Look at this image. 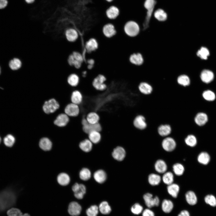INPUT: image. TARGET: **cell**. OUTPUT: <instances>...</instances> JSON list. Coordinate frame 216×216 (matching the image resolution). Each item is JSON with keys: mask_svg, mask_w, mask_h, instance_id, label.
Here are the masks:
<instances>
[{"mask_svg": "<svg viewBox=\"0 0 216 216\" xmlns=\"http://www.w3.org/2000/svg\"><path fill=\"white\" fill-rule=\"evenodd\" d=\"M178 216H190V215L187 211L184 210L182 211Z\"/></svg>", "mask_w": 216, "mask_h": 216, "instance_id": "9f6ffc18", "label": "cell"}, {"mask_svg": "<svg viewBox=\"0 0 216 216\" xmlns=\"http://www.w3.org/2000/svg\"><path fill=\"white\" fill-rule=\"evenodd\" d=\"M99 47L97 40L94 38H90L85 42L84 48L85 53H90L96 51Z\"/></svg>", "mask_w": 216, "mask_h": 216, "instance_id": "52a82bcc", "label": "cell"}, {"mask_svg": "<svg viewBox=\"0 0 216 216\" xmlns=\"http://www.w3.org/2000/svg\"><path fill=\"white\" fill-rule=\"evenodd\" d=\"M81 123L82 130L85 133L88 134L93 131H97L100 132L102 130L101 126L99 122L94 124H89L88 122L86 117L82 118Z\"/></svg>", "mask_w": 216, "mask_h": 216, "instance_id": "5b68a950", "label": "cell"}, {"mask_svg": "<svg viewBox=\"0 0 216 216\" xmlns=\"http://www.w3.org/2000/svg\"><path fill=\"white\" fill-rule=\"evenodd\" d=\"M1 68H0V73H1Z\"/></svg>", "mask_w": 216, "mask_h": 216, "instance_id": "6125c7cd", "label": "cell"}, {"mask_svg": "<svg viewBox=\"0 0 216 216\" xmlns=\"http://www.w3.org/2000/svg\"><path fill=\"white\" fill-rule=\"evenodd\" d=\"M173 206L172 202L169 200L165 199L163 201L162 203V209L166 213L170 212L173 208Z\"/></svg>", "mask_w": 216, "mask_h": 216, "instance_id": "74e56055", "label": "cell"}, {"mask_svg": "<svg viewBox=\"0 0 216 216\" xmlns=\"http://www.w3.org/2000/svg\"><path fill=\"white\" fill-rule=\"evenodd\" d=\"M79 146L80 148L83 151L89 152L92 148V143L89 139H85L80 143Z\"/></svg>", "mask_w": 216, "mask_h": 216, "instance_id": "4dcf8cb0", "label": "cell"}, {"mask_svg": "<svg viewBox=\"0 0 216 216\" xmlns=\"http://www.w3.org/2000/svg\"><path fill=\"white\" fill-rule=\"evenodd\" d=\"M163 149L167 152H171L176 148V143L175 139L171 136L164 137L161 142Z\"/></svg>", "mask_w": 216, "mask_h": 216, "instance_id": "ba28073f", "label": "cell"}, {"mask_svg": "<svg viewBox=\"0 0 216 216\" xmlns=\"http://www.w3.org/2000/svg\"><path fill=\"white\" fill-rule=\"evenodd\" d=\"M154 16L157 20L161 22L166 21L167 18V15L166 12L161 8L158 9L155 11Z\"/></svg>", "mask_w": 216, "mask_h": 216, "instance_id": "d6a6232c", "label": "cell"}, {"mask_svg": "<svg viewBox=\"0 0 216 216\" xmlns=\"http://www.w3.org/2000/svg\"><path fill=\"white\" fill-rule=\"evenodd\" d=\"M102 32L106 38H110L116 35L117 31L115 26L109 22L104 26L102 28Z\"/></svg>", "mask_w": 216, "mask_h": 216, "instance_id": "9c48e42d", "label": "cell"}, {"mask_svg": "<svg viewBox=\"0 0 216 216\" xmlns=\"http://www.w3.org/2000/svg\"><path fill=\"white\" fill-rule=\"evenodd\" d=\"M142 216H154V215L152 211L149 209H146L143 212Z\"/></svg>", "mask_w": 216, "mask_h": 216, "instance_id": "db71d44e", "label": "cell"}, {"mask_svg": "<svg viewBox=\"0 0 216 216\" xmlns=\"http://www.w3.org/2000/svg\"><path fill=\"white\" fill-rule=\"evenodd\" d=\"M7 214L8 216H20L22 213L19 209L13 208L8 211Z\"/></svg>", "mask_w": 216, "mask_h": 216, "instance_id": "f5cc1de1", "label": "cell"}, {"mask_svg": "<svg viewBox=\"0 0 216 216\" xmlns=\"http://www.w3.org/2000/svg\"><path fill=\"white\" fill-rule=\"evenodd\" d=\"M200 77L203 82L208 83L213 80L214 75L212 71L209 70H204L201 72Z\"/></svg>", "mask_w": 216, "mask_h": 216, "instance_id": "603a6c76", "label": "cell"}, {"mask_svg": "<svg viewBox=\"0 0 216 216\" xmlns=\"http://www.w3.org/2000/svg\"><path fill=\"white\" fill-rule=\"evenodd\" d=\"M57 181L59 184L62 186H65L70 182V178L67 173L61 172L58 175Z\"/></svg>", "mask_w": 216, "mask_h": 216, "instance_id": "d4e9b609", "label": "cell"}, {"mask_svg": "<svg viewBox=\"0 0 216 216\" xmlns=\"http://www.w3.org/2000/svg\"><path fill=\"white\" fill-rule=\"evenodd\" d=\"M82 100L83 96L80 91L75 90L72 92L71 97L72 103L78 105L82 103Z\"/></svg>", "mask_w": 216, "mask_h": 216, "instance_id": "f546056e", "label": "cell"}, {"mask_svg": "<svg viewBox=\"0 0 216 216\" xmlns=\"http://www.w3.org/2000/svg\"><path fill=\"white\" fill-rule=\"evenodd\" d=\"M68 116L65 113H62L59 115L54 121L55 124L60 127L66 126L69 121Z\"/></svg>", "mask_w": 216, "mask_h": 216, "instance_id": "44dd1931", "label": "cell"}, {"mask_svg": "<svg viewBox=\"0 0 216 216\" xmlns=\"http://www.w3.org/2000/svg\"><path fill=\"white\" fill-rule=\"evenodd\" d=\"M185 198L187 202L190 205H194L196 204L197 199L195 193L192 191H189L185 194Z\"/></svg>", "mask_w": 216, "mask_h": 216, "instance_id": "d590c367", "label": "cell"}, {"mask_svg": "<svg viewBox=\"0 0 216 216\" xmlns=\"http://www.w3.org/2000/svg\"><path fill=\"white\" fill-rule=\"evenodd\" d=\"M162 180L164 183L167 185L173 183L174 176L172 173L170 172H165L162 176Z\"/></svg>", "mask_w": 216, "mask_h": 216, "instance_id": "ab89813d", "label": "cell"}, {"mask_svg": "<svg viewBox=\"0 0 216 216\" xmlns=\"http://www.w3.org/2000/svg\"><path fill=\"white\" fill-rule=\"evenodd\" d=\"M167 190L169 194L172 197L176 198L179 190L178 185L175 183H172L168 185Z\"/></svg>", "mask_w": 216, "mask_h": 216, "instance_id": "1f68e13d", "label": "cell"}, {"mask_svg": "<svg viewBox=\"0 0 216 216\" xmlns=\"http://www.w3.org/2000/svg\"><path fill=\"white\" fill-rule=\"evenodd\" d=\"M99 209L100 212L103 214H108L111 211V208L108 203L106 201H103L99 205Z\"/></svg>", "mask_w": 216, "mask_h": 216, "instance_id": "7bdbcfd3", "label": "cell"}, {"mask_svg": "<svg viewBox=\"0 0 216 216\" xmlns=\"http://www.w3.org/2000/svg\"><path fill=\"white\" fill-rule=\"evenodd\" d=\"M86 118L88 123L92 124L99 122L100 119L99 114L94 111L88 112L86 115Z\"/></svg>", "mask_w": 216, "mask_h": 216, "instance_id": "4316f807", "label": "cell"}, {"mask_svg": "<svg viewBox=\"0 0 216 216\" xmlns=\"http://www.w3.org/2000/svg\"><path fill=\"white\" fill-rule=\"evenodd\" d=\"M98 211V207L96 205H93L88 208L86 213L88 216H97Z\"/></svg>", "mask_w": 216, "mask_h": 216, "instance_id": "681fc988", "label": "cell"}, {"mask_svg": "<svg viewBox=\"0 0 216 216\" xmlns=\"http://www.w3.org/2000/svg\"><path fill=\"white\" fill-rule=\"evenodd\" d=\"M59 107V105L58 102L52 98L45 102L43 109L45 113L49 114L54 112Z\"/></svg>", "mask_w": 216, "mask_h": 216, "instance_id": "8992f818", "label": "cell"}, {"mask_svg": "<svg viewBox=\"0 0 216 216\" xmlns=\"http://www.w3.org/2000/svg\"><path fill=\"white\" fill-rule=\"evenodd\" d=\"M133 124L136 129L140 130L145 129L147 127V123L145 117L142 115L136 116L134 119Z\"/></svg>", "mask_w": 216, "mask_h": 216, "instance_id": "4fadbf2b", "label": "cell"}, {"mask_svg": "<svg viewBox=\"0 0 216 216\" xmlns=\"http://www.w3.org/2000/svg\"><path fill=\"white\" fill-rule=\"evenodd\" d=\"M176 81L179 85L184 87L189 86L191 83L189 76L185 74H182L178 76Z\"/></svg>", "mask_w": 216, "mask_h": 216, "instance_id": "484cf974", "label": "cell"}, {"mask_svg": "<svg viewBox=\"0 0 216 216\" xmlns=\"http://www.w3.org/2000/svg\"><path fill=\"white\" fill-rule=\"evenodd\" d=\"M138 88L141 93L146 95L151 94L153 90L152 85L148 82L145 81L140 82L138 85Z\"/></svg>", "mask_w": 216, "mask_h": 216, "instance_id": "d6986e66", "label": "cell"}, {"mask_svg": "<svg viewBox=\"0 0 216 216\" xmlns=\"http://www.w3.org/2000/svg\"><path fill=\"white\" fill-rule=\"evenodd\" d=\"M155 170L160 173H164L167 169V166L165 162L161 159L157 160L154 164Z\"/></svg>", "mask_w": 216, "mask_h": 216, "instance_id": "f1b7e54d", "label": "cell"}, {"mask_svg": "<svg viewBox=\"0 0 216 216\" xmlns=\"http://www.w3.org/2000/svg\"><path fill=\"white\" fill-rule=\"evenodd\" d=\"M39 145L40 148L43 151L50 150L52 147V143L48 138L43 137L39 141Z\"/></svg>", "mask_w": 216, "mask_h": 216, "instance_id": "cb8c5ba5", "label": "cell"}, {"mask_svg": "<svg viewBox=\"0 0 216 216\" xmlns=\"http://www.w3.org/2000/svg\"><path fill=\"white\" fill-rule=\"evenodd\" d=\"M91 171L87 168H83L80 172V177L81 180L83 181L88 180L91 178Z\"/></svg>", "mask_w": 216, "mask_h": 216, "instance_id": "b9f144b4", "label": "cell"}, {"mask_svg": "<svg viewBox=\"0 0 216 216\" xmlns=\"http://www.w3.org/2000/svg\"><path fill=\"white\" fill-rule=\"evenodd\" d=\"M108 2L110 3L112 2L114 0H105Z\"/></svg>", "mask_w": 216, "mask_h": 216, "instance_id": "91938a15", "label": "cell"}, {"mask_svg": "<svg viewBox=\"0 0 216 216\" xmlns=\"http://www.w3.org/2000/svg\"><path fill=\"white\" fill-rule=\"evenodd\" d=\"M64 112L68 116L76 117L79 114L80 108L78 105L72 103L66 106Z\"/></svg>", "mask_w": 216, "mask_h": 216, "instance_id": "5bb4252c", "label": "cell"}, {"mask_svg": "<svg viewBox=\"0 0 216 216\" xmlns=\"http://www.w3.org/2000/svg\"><path fill=\"white\" fill-rule=\"evenodd\" d=\"M88 135V139L92 143H98L101 140V137L100 132L93 131L89 133Z\"/></svg>", "mask_w": 216, "mask_h": 216, "instance_id": "e575fe53", "label": "cell"}, {"mask_svg": "<svg viewBox=\"0 0 216 216\" xmlns=\"http://www.w3.org/2000/svg\"><path fill=\"white\" fill-rule=\"evenodd\" d=\"M208 121V117L204 113L199 112L196 113L194 118V121L195 124L199 126L204 125Z\"/></svg>", "mask_w": 216, "mask_h": 216, "instance_id": "7402d4cb", "label": "cell"}, {"mask_svg": "<svg viewBox=\"0 0 216 216\" xmlns=\"http://www.w3.org/2000/svg\"><path fill=\"white\" fill-rule=\"evenodd\" d=\"M172 168L174 172L178 176L182 175L184 171L183 166L179 163H176L174 164Z\"/></svg>", "mask_w": 216, "mask_h": 216, "instance_id": "f6af8a7d", "label": "cell"}, {"mask_svg": "<svg viewBox=\"0 0 216 216\" xmlns=\"http://www.w3.org/2000/svg\"><path fill=\"white\" fill-rule=\"evenodd\" d=\"M72 189L76 198L78 199L83 198L86 191V187L84 185L76 183L72 186Z\"/></svg>", "mask_w": 216, "mask_h": 216, "instance_id": "8fae6325", "label": "cell"}, {"mask_svg": "<svg viewBox=\"0 0 216 216\" xmlns=\"http://www.w3.org/2000/svg\"><path fill=\"white\" fill-rule=\"evenodd\" d=\"M143 198L146 205L148 208L158 206L159 205L160 201L158 197L155 196L153 198V195L151 194L146 193L144 195Z\"/></svg>", "mask_w": 216, "mask_h": 216, "instance_id": "7c38bea8", "label": "cell"}, {"mask_svg": "<svg viewBox=\"0 0 216 216\" xmlns=\"http://www.w3.org/2000/svg\"><path fill=\"white\" fill-rule=\"evenodd\" d=\"M157 131L159 136L164 138L170 135L172 132V128L169 124H162L158 127Z\"/></svg>", "mask_w": 216, "mask_h": 216, "instance_id": "ac0fdd59", "label": "cell"}, {"mask_svg": "<svg viewBox=\"0 0 216 216\" xmlns=\"http://www.w3.org/2000/svg\"><path fill=\"white\" fill-rule=\"evenodd\" d=\"M209 55V52L207 48L202 47L197 52V56L202 59H206Z\"/></svg>", "mask_w": 216, "mask_h": 216, "instance_id": "bcb514c9", "label": "cell"}, {"mask_svg": "<svg viewBox=\"0 0 216 216\" xmlns=\"http://www.w3.org/2000/svg\"><path fill=\"white\" fill-rule=\"evenodd\" d=\"M125 150L120 146H118L115 148L112 153V155L113 158L119 161H122L125 158Z\"/></svg>", "mask_w": 216, "mask_h": 216, "instance_id": "ffe728a7", "label": "cell"}, {"mask_svg": "<svg viewBox=\"0 0 216 216\" xmlns=\"http://www.w3.org/2000/svg\"><path fill=\"white\" fill-rule=\"evenodd\" d=\"M210 157L209 155L206 152H202L200 154L197 158L198 161L200 163L206 165L209 162Z\"/></svg>", "mask_w": 216, "mask_h": 216, "instance_id": "60d3db41", "label": "cell"}, {"mask_svg": "<svg viewBox=\"0 0 216 216\" xmlns=\"http://www.w3.org/2000/svg\"><path fill=\"white\" fill-rule=\"evenodd\" d=\"M64 35L66 40L70 43H74L77 41L79 37V34L75 28H69L65 31Z\"/></svg>", "mask_w": 216, "mask_h": 216, "instance_id": "30bf717a", "label": "cell"}, {"mask_svg": "<svg viewBox=\"0 0 216 216\" xmlns=\"http://www.w3.org/2000/svg\"><path fill=\"white\" fill-rule=\"evenodd\" d=\"M206 202L212 206H216V199L215 197L212 195H208L205 198Z\"/></svg>", "mask_w": 216, "mask_h": 216, "instance_id": "f907efd6", "label": "cell"}, {"mask_svg": "<svg viewBox=\"0 0 216 216\" xmlns=\"http://www.w3.org/2000/svg\"><path fill=\"white\" fill-rule=\"evenodd\" d=\"M202 96L205 100L208 101H213L215 98L214 93L209 90L204 92L202 93Z\"/></svg>", "mask_w": 216, "mask_h": 216, "instance_id": "c3c4849f", "label": "cell"}, {"mask_svg": "<svg viewBox=\"0 0 216 216\" xmlns=\"http://www.w3.org/2000/svg\"><path fill=\"white\" fill-rule=\"evenodd\" d=\"M120 11L116 6L112 5L106 10V14L107 18L110 20H113L116 19L119 16Z\"/></svg>", "mask_w": 216, "mask_h": 216, "instance_id": "e0dca14e", "label": "cell"}, {"mask_svg": "<svg viewBox=\"0 0 216 216\" xmlns=\"http://www.w3.org/2000/svg\"><path fill=\"white\" fill-rule=\"evenodd\" d=\"M93 176L95 181L100 184L104 182L107 177L106 173L104 170H99L95 172Z\"/></svg>", "mask_w": 216, "mask_h": 216, "instance_id": "83f0119b", "label": "cell"}, {"mask_svg": "<svg viewBox=\"0 0 216 216\" xmlns=\"http://www.w3.org/2000/svg\"><path fill=\"white\" fill-rule=\"evenodd\" d=\"M1 137H0V143L1 142Z\"/></svg>", "mask_w": 216, "mask_h": 216, "instance_id": "94428289", "label": "cell"}, {"mask_svg": "<svg viewBox=\"0 0 216 216\" xmlns=\"http://www.w3.org/2000/svg\"><path fill=\"white\" fill-rule=\"evenodd\" d=\"M81 210V206L76 202H72L69 204L68 211L69 214L72 216L79 215L80 214Z\"/></svg>", "mask_w": 216, "mask_h": 216, "instance_id": "2e32d148", "label": "cell"}, {"mask_svg": "<svg viewBox=\"0 0 216 216\" xmlns=\"http://www.w3.org/2000/svg\"><path fill=\"white\" fill-rule=\"evenodd\" d=\"M186 144L190 147H194L197 144V139L196 136L192 134L188 135L184 139Z\"/></svg>", "mask_w": 216, "mask_h": 216, "instance_id": "f35d334b", "label": "cell"}, {"mask_svg": "<svg viewBox=\"0 0 216 216\" xmlns=\"http://www.w3.org/2000/svg\"><path fill=\"white\" fill-rule=\"evenodd\" d=\"M35 0H25L26 2L28 4H32L33 3Z\"/></svg>", "mask_w": 216, "mask_h": 216, "instance_id": "6f0895ef", "label": "cell"}, {"mask_svg": "<svg viewBox=\"0 0 216 216\" xmlns=\"http://www.w3.org/2000/svg\"><path fill=\"white\" fill-rule=\"evenodd\" d=\"M85 62L83 55L78 51L73 52L68 56V64L76 69H80Z\"/></svg>", "mask_w": 216, "mask_h": 216, "instance_id": "6da1fadb", "label": "cell"}, {"mask_svg": "<svg viewBox=\"0 0 216 216\" xmlns=\"http://www.w3.org/2000/svg\"><path fill=\"white\" fill-rule=\"evenodd\" d=\"M14 137L11 134H8L4 137L3 141L4 144L7 146H13L15 142Z\"/></svg>", "mask_w": 216, "mask_h": 216, "instance_id": "7dc6e473", "label": "cell"}, {"mask_svg": "<svg viewBox=\"0 0 216 216\" xmlns=\"http://www.w3.org/2000/svg\"><path fill=\"white\" fill-rule=\"evenodd\" d=\"M123 30L127 36L133 38L139 35L140 32V28L139 24L137 22L131 20L128 21L125 23L124 26Z\"/></svg>", "mask_w": 216, "mask_h": 216, "instance_id": "7a4b0ae2", "label": "cell"}, {"mask_svg": "<svg viewBox=\"0 0 216 216\" xmlns=\"http://www.w3.org/2000/svg\"><path fill=\"white\" fill-rule=\"evenodd\" d=\"M106 79L103 74H100L96 76L92 82V85L96 90L104 91L106 90L107 86L106 82Z\"/></svg>", "mask_w": 216, "mask_h": 216, "instance_id": "277c9868", "label": "cell"}, {"mask_svg": "<svg viewBox=\"0 0 216 216\" xmlns=\"http://www.w3.org/2000/svg\"><path fill=\"white\" fill-rule=\"evenodd\" d=\"M20 216H30L29 214L28 213H25L24 214H22L20 215Z\"/></svg>", "mask_w": 216, "mask_h": 216, "instance_id": "680465c9", "label": "cell"}, {"mask_svg": "<svg viewBox=\"0 0 216 216\" xmlns=\"http://www.w3.org/2000/svg\"><path fill=\"white\" fill-rule=\"evenodd\" d=\"M156 3V0H145L144 2L143 6L147 10V12L142 24L143 30H146L149 27L150 20Z\"/></svg>", "mask_w": 216, "mask_h": 216, "instance_id": "3957f363", "label": "cell"}, {"mask_svg": "<svg viewBox=\"0 0 216 216\" xmlns=\"http://www.w3.org/2000/svg\"><path fill=\"white\" fill-rule=\"evenodd\" d=\"M142 206L138 203L135 204L131 208L132 212L136 214H140L142 212Z\"/></svg>", "mask_w": 216, "mask_h": 216, "instance_id": "816d5d0a", "label": "cell"}, {"mask_svg": "<svg viewBox=\"0 0 216 216\" xmlns=\"http://www.w3.org/2000/svg\"><path fill=\"white\" fill-rule=\"evenodd\" d=\"M7 4V0H0V9L5 8Z\"/></svg>", "mask_w": 216, "mask_h": 216, "instance_id": "11a10c76", "label": "cell"}, {"mask_svg": "<svg viewBox=\"0 0 216 216\" xmlns=\"http://www.w3.org/2000/svg\"><path fill=\"white\" fill-rule=\"evenodd\" d=\"M22 62L18 58H15L10 60L9 63L10 68L14 70L19 69L22 66Z\"/></svg>", "mask_w": 216, "mask_h": 216, "instance_id": "ee69618b", "label": "cell"}, {"mask_svg": "<svg viewBox=\"0 0 216 216\" xmlns=\"http://www.w3.org/2000/svg\"><path fill=\"white\" fill-rule=\"evenodd\" d=\"M161 180V178L158 175L151 173L148 177V181L150 184L152 186H155L159 184Z\"/></svg>", "mask_w": 216, "mask_h": 216, "instance_id": "8d00e7d4", "label": "cell"}, {"mask_svg": "<svg viewBox=\"0 0 216 216\" xmlns=\"http://www.w3.org/2000/svg\"><path fill=\"white\" fill-rule=\"evenodd\" d=\"M129 60L131 64L137 66L142 65L144 62L142 54L139 52H135L130 54L129 57Z\"/></svg>", "mask_w": 216, "mask_h": 216, "instance_id": "9a60e30c", "label": "cell"}, {"mask_svg": "<svg viewBox=\"0 0 216 216\" xmlns=\"http://www.w3.org/2000/svg\"><path fill=\"white\" fill-rule=\"evenodd\" d=\"M67 82L70 86L73 87L76 86L80 82V77L76 74H71L68 76Z\"/></svg>", "mask_w": 216, "mask_h": 216, "instance_id": "836d02e7", "label": "cell"}]
</instances>
